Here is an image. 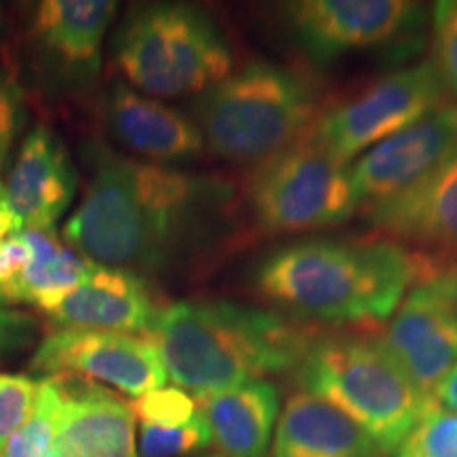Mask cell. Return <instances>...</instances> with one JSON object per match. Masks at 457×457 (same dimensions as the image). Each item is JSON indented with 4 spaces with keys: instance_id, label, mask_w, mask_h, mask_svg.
<instances>
[{
    "instance_id": "obj_1",
    "label": "cell",
    "mask_w": 457,
    "mask_h": 457,
    "mask_svg": "<svg viewBox=\"0 0 457 457\" xmlns=\"http://www.w3.org/2000/svg\"><path fill=\"white\" fill-rule=\"evenodd\" d=\"M225 199L219 182L94 145L85 195L64 237L96 265L153 276L185 254Z\"/></svg>"
},
{
    "instance_id": "obj_2",
    "label": "cell",
    "mask_w": 457,
    "mask_h": 457,
    "mask_svg": "<svg viewBox=\"0 0 457 457\" xmlns=\"http://www.w3.org/2000/svg\"><path fill=\"white\" fill-rule=\"evenodd\" d=\"M142 337L176 387L195 400L296 369L316 341L279 313L228 301L174 303Z\"/></svg>"
},
{
    "instance_id": "obj_3",
    "label": "cell",
    "mask_w": 457,
    "mask_h": 457,
    "mask_svg": "<svg viewBox=\"0 0 457 457\" xmlns=\"http://www.w3.org/2000/svg\"><path fill=\"white\" fill-rule=\"evenodd\" d=\"M420 276V259L392 239H305L267 254L254 286L296 318L358 324L392 318Z\"/></svg>"
},
{
    "instance_id": "obj_4",
    "label": "cell",
    "mask_w": 457,
    "mask_h": 457,
    "mask_svg": "<svg viewBox=\"0 0 457 457\" xmlns=\"http://www.w3.org/2000/svg\"><path fill=\"white\" fill-rule=\"evenodd\" d=\"M318 114V94L303 74L250 62L205 91L195 119L214 155L256 165L299 140Z\"/></svg>"
},
{
    "instance_id": "obj_5",
    "label": "cell",
    "mask_w": 457,
    "mask_h": 457,
    "mask_svg": "<svg viewBox=\"0 0 457 457\" xmlns=\"http://www.w3.org/2000/svg\"><path fill=\"white\" fill-rule=\"evenodd\" d=\"M303 390L316 394L362 426L387 455L403 447L428 403L379 337L328 335L312 343L296 367Z\"/></svg>"
},
{
    "instance_id": "obj_6",
    "label": "cell",
    "mask_w": 457,
    "mask_h": 457,
    "mask_svg": "<svg viewBox=\"0 0 457 457\" xmlns=\"http://www.w3.org/2000/svg\"><path fill=\"white\" fill-rule=\"evenodd\" d=\"M125 81L155 98L212 89L231 74L233 54L219 26L191 4L153 3L129 11L114 37Z\"/></svg>"
},
{
    "instance_id": "obj_7",
    "label": "cell",
    "mask_w": 457,
    "mask_h": 457,
    "mask_svg": "<svg viewBox=\"0 0 457 457\" xmlns=\"http://www.w3.org/2000/svg\"><path fill=\"white\" fill-rule=\"evenodd\" d=\"M245 197L256 225L271 236L341 225L358 210L350 165L330 157L310 129L254 165Z\"/></svg>"
},
{
    "instance_id": "obj_8",
    "label": "cell",
    "mask_w": 457,
    "mask_h": 457,
    "mask_svg": "<svg viewBox=\"0 0 457 457\" xmlns=\"http://www.w3.org/2000/svg\"><path fill=\"white\" fill-rule=\"evenodd\" d=\"M449 100L432 60L390 72L367 89L320 111L310 134L343 165L424 119Z\"/></svg>"
},
{
    "instance_id": "obj_9",
    "label": "cell",
    "mask_w": 457,
    "mask_h": 457,
    "mask_svg": "<svg viewBox=\"0 0 457 457\" xmlns=\"http://www.w3.org/2000/svg\"><path fill=\"white\" fill-rule=\"evenodd\" d=\"M290 34L318 64L370 49L411 45L426 9L411 0H301L286 7Z\"/></svg>"
},
{
    "instance_id": "obj_10",
    "label": "cell",
    "mask_w": 457,
    "mask_h": 457,
    "mask_svg": "<svg viewBox=\"0 0 457 457\" xmlns=\"http://www.w3.org/2000/svg\"><path fill=\"white\" fill-rule=\"evenodd\" d=\"M379 339L415 390L438 404V386L457 364V265L420 279Z\"/></svg>"
},
{
    "instance_id": "obj_11",
    "label": "cell",
    "mask_w": 457,
    "mask_h": 457,
    "mask_svg": "<svg viewBox=\"0 0 457 457\" xmlns=\"http://www.w3.org/2000/svg\"><path fill=\"white\" fill-rule=\"evenodd\" d=\"M43 377L98 381L138 398L165 386L163 360L145 337L100 330H54L45 335L30 360Z\"/></svg>"
},
{
    "instance_id": "obj_12",
    "label": "cell",
    "mask_w": 457,
    "mask_h": 457,
    "mask_svg": "<svg viewBox=\"0 0 457 457\" xmlns=\"http://www.w3.org/2000/svg\"><path fill=\"white\" fill-rule=\"evenodd\" d=\"M457 151V102L447 100L424 119L369 148L350 165L358 208L400 195Z\"/></svg>"
},
{
    "instance_id": "obj_13",
    "label": "cell",
    "mask_w": 457,
    "mask_h": 457,
    "mask_svg": "<svg viewBox=\"0 0 457 457\" xmlns=\"http://www.w3.org/2000/svg\"><path fill=\"white\" fill-rule=\"evenodd\" d=\"M117 3L43 0L34 9L30 37L45 79L60 87H81L98 77L102 43Z\"/></svg>"
},
{
    "instance_id": "obj_14",
    "label": "cell",
    "mask_w": 457,
    "mask_h": 457,
    "mask_svg": "<svg viewBox=\"0 0 457 457\" xmlns=\"http://www.w3.org/2000/svg\"><path fill=\"white\" fill-rule=\"evenodd\" d=\"M367 212L375 231L392 242L457 259V151L417 185Z\"/></svg>"
},
{
    "instance_id": "obj_15",
    "label": "cell",
    "mask_w": 457,
    "mask_h": 457,
    "mask_svg": "<svg viewBox=\"0 0 457 457\" xmlns=\"http://www.w3.org/2000/svg\"><path fill=\"white\" fill-rule=\"evenodd\" d=\"M157 313L159 307L145 278L94 262L83 282L45 316L55 330L145 335Z\"/></svg>"
},
{
    "instance_id": "obj_16",
    "label": "cell",
    "mask_w": 457,
    "mask_h": 457,
    "mask_svg": "<svg viewBox=\"0 0 457 457\" xmlns=\"http://www.w3.org/2000/svg\"><path fill=\"white\" fill-rule=\"evenodd\" d=\"M77 193V170L64 142L45 125L26 136L4 182V195L24 228H54Z\"/></svg>"
},
{
    "instance_id": "obj_17",
    "label": "cell",
    "mask_w": 457,
    "mask_h": 457,
    "mask_svg": "<svg viewBox=\"0 0 457 457\" xmlns=\"http://www.w3.org/2000/svg\"><path fill=\"white\" fill-rule=\"evenodd\" d=\"M64 409L54 457H140L136 417L117 394L89 381L57 377Z\"/></svg>"
},
{
    "instance_id": "obj_18",
    "label": "cell",
    "mask_w": 457,
    "mask_h": 457,
    "mask_svg": "<svg viewBox=\"0 0 457 457\" xmlns=\"http://www.w3.org/2000/svg\"><path fill=\"white\" fill-rule=\"evenodd\" d=\"M104 119L114 140L148 162L195 157L205 146L195 121L123 81L108 94Z\"/></svg>"
},
{
    "instance_id": "obj_19",
    "label": "cell",
    "mask_w": 457,
    "mask_h": 457,
    "mask_svg": "<svg viewBox=\"0 0 457 457\" xmlns=\"http://www.w3.org/2000/svg\"><path fill=\"white\" fill-rule=\"evenodd\" d=\"M271 457H387L370 434L324 398L293 394L278 417Z\"/></svg>"
},
{
    "instance_id": "obj_20",
    "label": "cell",
    "mask_w": 457,
    "mask_h": 457,
    "mask_svg": "<svg viewBox=\"0 0 457 457\" xmlns=\"http://www.w3.org/2000/svg\"><path fill=\"white\" fill-rule=\"evenodd\" d=\"M212 430L219 457H267L279 417V392L270 381H250L197 400Z\"/></svg>"
},
{
    "instance_id": "obj_21",
    "label": "cell",
    "mask_w": 457,
    "mask_h": 457,
    "mask_svg": "<svg viewBox=\"0 0 457 457\" xmlns=\"http://www.w3.org/2000/svg\"><path fill=\"white\" fill-rule=\"evenodd\" d=\"M64 409V390L57 377H43L28 420L21 424L0 457H54L57 426Z\"/></svg>"
},
{
    "instance_id": "obj_22",
    "label": "cell",
    "mask_w": 457,
    "mask_h": 457,
    "mask_svg": "<svg viewBox=\"0 0 457 457\" xmlns=\"http://www.w3.org/2000/svg\"><path fill=\"white\" fill-rule=\"evenodd\" d=\"M210 445L212 430L202 409L188 424L179 428L138 426L140 457H182L208 449Z\"/></svg>"
},
{
    "instance_id": "obj_23",
    "label": "cell",
    "mask_w": 457,
    "mask_h": 457,
    "mask_svg": "<svg viewBox=\"0 0 457 457\" xmlns=\"http://www.w3.org/2000/svg\"><path fill=\"white\" fill-rule=\"evenodd\" d=\"M398 457H457V413L436 404L409 434Z\"/></svg>"
},
{
    "instance_id": "obj_24",
    "label": "cell",
    "mask_w": 457,
    "mask_h": 457,
    "mask_svg": "<svg viewBox=\"0 0 457 457\" xmlns=\"http://www.w3.org/2000/svg\"><path fill=\"white\" fill-rule=\"evenodd\" d=\"M432 64L449 100L457 102V0H441L432 9Z\"/></svg>"
},
{
    "instance_id": "obj_25",
    "label": "cell",
    "mask_w": 457,
    "mask_h": 457,
    "mask_svg": "<svg viewBox=\"0 0 457 457\" xmlns=\"http://www.w3.org/2000/svg\"><path fill=\"white\" fill-rule=\"evenodd\" d=\"M37 384L28 375L0 373V451L30 415Z\"/></svg>"
},
{
    "instance_id": "obj_26",
    "label": "cell",
    "mask_w": 457,
    "mask_h": 457,
    "mask_svg": "<svg viewBox=\"0 0 457 457\" xmlns=\"http://www.w3.org/2000/svg\"><path fill=\"white\" fill-rule=\"evenodd\" d=\"M26 108L20 83L9 71L0 66V171L9 162L13 142L24 128Z\"/></svg>"
},
{
    "instance_id": "obj_27",
    "label": "cell",
    "mask_w": 457,
    "mask_h": 457,
    "mask_svg": "<svg viewBox=\"0 0 457 457\" xmlns=\"http://www.w3.org/2000/svg\"><path fill=\"white\" fill-rule=\"evenodd\" d=\"M38 330L41 322L32 313L0 310V360L32 347Z\"/></svg>"
},
{
    "instance_id": "obj_28",
    "label": "cell",
    "mask_w": 457,
    "mask_h": 457,
    "mask_svg": "<svg viewBox=\"0 0 457 457\" xmlns=\"http://www.w3.org/2000/svg\"><path fill=\"white\" fill-rule=\"evenodd\" d=\"M20 231H21L20 220H17L15 214L11 212V208L7 204V195H4V185H3V180H0V242L11 236H15V233H20Z\"/></svg>"
},
{
    "instance_id": "obj_29",
    "label": "cell",
    "mask_w": 457,
    "mask_h": 457,
    "mask_svg": "<svg viewBox=\"0 0 457 457\" xmlns=\"http://www.w3.org/2000/svg\"><path fill=\"white\" fill-rule=\"evenodd\" d=\"M436 403L438 404L443 403L445 409L455 411V413H457V364L453 369H451V373L445 377L443 384L438 386Z\"/></svg>"
},
{
    "instance_id": "obj_30",
    "label": "cell",
    "mask_w": 457,
    "mask_h": 457,
    "mask_svg": "<svg viewBox=\"0 0 457 457\" xmlns=\"http://www.w3.org/2000/svg\"><path fill=\"white\" fill-rule=\"evenodd\" d=\"M4 32V13H3V7H0V34Z\"/></svg>"
},
{
    "instance_id": "obj_31",
    "label": "cell",
    "mask_w": 457,
    "mask_h": 457,
    "mask_svg": "<svg viewBox=\"0 0 457 457\" xmlns=\"http://www.w3.org/2000/svg\"><path fill=\"white\" fill-rule=\"evenodd\" d=\"M210 457H219V455H210Z\"/></svg>"
}]
</instances>
